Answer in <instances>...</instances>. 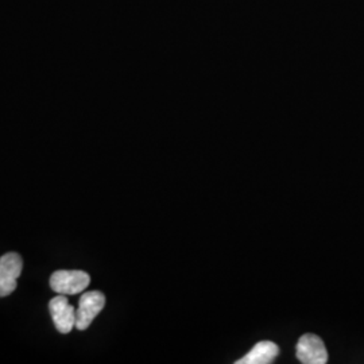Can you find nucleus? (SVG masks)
Returning <instances> with one entry per match:
<instances>
[{"mask_svg": "<svg viewBox=\"0 0 364 364\" xmlns=\"http://www.w3.org/2000/svg\"><path fill=\"white\" fill-rule=\"evenodd\" d=\"M91 277L81 270H58L50 277V287L58 294H80L90 287Z\"/></svg>", "mask_w": 364, "mask_h": 364, "instance_id": "obj_1", "label": "nucleus"}, {"mask_svg": "<svg viewBox=\"0 0 364 364\" xmlns=\"http://www.w3.org/2000/svg\"><path fill=\"white\" fill-rule=\"evenodd\" d=\"M23 260L16 252H7L0 258V297H7L16 289L22 274Z\"/></svg>", "mask_w": 364, "mask_h": 364, "instance_id": "obj_2", "label": "nucleus"}, {"mask_svg": "<svg viewBox=\"0 0 364 364\" xmlns=\"http://www.w3.org/2000/svg\"><path fill=\"white\" fill-rule=\"evenodd\" d=\"M105 294L102 291H87L81 296L76 311V328L80 331L88 329L96 316L103 311Z\"/></svg>", "mask_w": 364, "mask_h": 364, "instance_id": "obj_3", "label": "nucleus"}, {"mask_svg": "<svg viewBox=\"0 0 364 364\" xmlns=\"http://www.w3.org/2000/svg\"><path fill=\"white\" fill-rule=\"evenodd\" d=\"M297 358L304 364H326L328 351L321 338L312 333H306L297 343Z\"/></svg>", "mask_w": 364, "mask_h": 364, "instance_id": "obj_4", "label": "nucleus"}, {"mask_svg": "<svg viewBox=\"0 0 364 364\" xmlns=\"http://www.w3.org/2000/svg\"><path fill=\"white\" fill-rule=\"evenodd\" d=\"M49 311L60 333H69L76 326V309L68 302L64 294H58L50 299Z\"/></svg>", "mask_w": 364, "mask_h": 364, "instance_id": "obj_5", "label": "nucleus"}, {"mask_svg": "<svg viewBox=\"0 0 364 364\" xmlns=\"http://www.w3.org/2000/svg\"><path fill=\"white\" fill-rule=\"evenodd\" d=\"M279 353V347L273 341H260L254 346L246 356L239 359L236 364H270Z\"/></svg>", "mask_w": 364, "mask_h": 364, "instance_id": "obj_6", "label": "nucleus"}]
</instances>
